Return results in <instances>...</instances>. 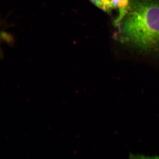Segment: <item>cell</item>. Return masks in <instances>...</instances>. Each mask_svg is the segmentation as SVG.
I'll list each match as a JSON object with an SVG mask.
<instances>
[{
  "instance_id": "obj_4",
  "label": "cell",
  "mask_w": 159,
  "mask_h": 159,
  "mask_svg": "<svg viewBox=\"0 0 159 159\" xmlns=\"http://www.w3.org/2000/svg\"><path fill=\"white\" fill-rule=\"evenodd\" d=\"M129 159H159L158 156H147L139 154L130 153L129 157Z\"/></svg>"
},
{
  "instance_id": "obj_3",
  "label": "cell",
  "mask_w": 159,
  "mask_h": 159,
  "mask_svg": "<svg viewBox=\"0 0 159 159\" xmlns=\"http://www.w3.org/2000/svg\"><path fill=\"white\" fill-rule=\"evenodd\" d=\"M92 4L104 12L110 13L113 9L111 0H89Z\"/></svg>"
},
{
  "instance_id": "obj_1",
  "label": "cell",
  "mask_w": 159,
  "mask_h": 159,
  "mask_svg": "<svg viewBox=\"0 0 159 159\" xmlns=\"http://www.w3.org/2000/svg\"><path fill=\"white\" fill-rule=\"evenodd\" d=\"M121 43L144 50L159 48V0H131L118 26Z\"/></svg>"
},
{
  "instance_id": "obj_2",
  "label": "cell",
  "mask_w": 159,
  "mask_h": 159,
  "mask_svg": "<svg viewBox=\"0 0 159 159\" xmlns=\"http://www.w3.org/2000/svg\"><path fill=\"white\" fill-rule=\"evenodd\" d=\"M111 2L113 9L118 11V16L114 21V25L118 27L128 12L131 0H111Z\"/></svg>"
}]
</instances>
